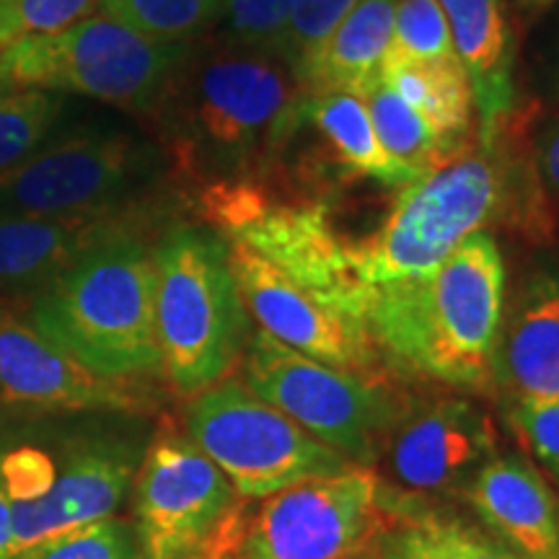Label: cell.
<instances>
[{"label":"cell","mask_w":559,"mask_h":559,"mask_svg":"<svg viewBox=\"0 0 559 559\" xmlns=\"http://www.w3.org/2000/svg\"><path fill=\"white\" fill-rule=\"evenodd\" d=\"M528 128V117L515 109L404 187L381 226L349 243L362 283L428 275L487 226H506L536 243L555 239V205L536 171Z\"/></svg>","instance_id":"cell-1"},{"label":"cell","mask_w":559,"mask_h":559,"mask_svg":"<svg viewBox=\"0 0 559 559\" xmlns=\"http://www.w3.org/2000/svg\"><path fill=\"white\" fill-rule=\"evenodd\" d=\"M300 96L280 60L198 45L156 115L166 160L200 190L264 179L293 145Z\"/></svg>","instance_id":"cell-2"},{"label":"cell","mask_w":559,"mask_h":559,"mask_svg":"<svg viewBox=\"0 0 559 559\" xmlns=\"http://www.w3.org/2000/svg\"><path fill=\"white\" fill-rule=\"evenodd\" d=\"M506 280L498 241L479 230L428 275L373 285L368 332L381 362L438 386L495 391Z\"/></svg>","instance_id":"cell-3"},{"label":"cell","mask_w":559,"mask_h":559,"mask_svg":"<svg viewBox=\"0 0 559 559\" xmlns=\"http://www.w3.org/2000/svg\"><path fill=\"white\" fill-rule=\"evenodd\" d=\"M47 342L109 379L164 373L156 332V267L143 218L128 221L75 257L26 304Z\"/></svg>","instance_id":"cell-4"},{"label":"cell","mask_w":559,"mask_h":559,"mask_svg":"<svg viewBox=\"0 0 559 559\" xmlns=\"http://www.w3.org/2000/svg\"><path fill=\"white\" fill-rule=\"evenodd\" d=\"M156 332L164 376L194 396L234 370L251 337L249 311L218 230L171 223L153 243Z\"/></svg>","instance_id":"cell-5"},{"label":"cell","mask_w":559,"mask_h":559,"mask_svg":"<svg viewBox=\"0 0 559 559\" xmlns=\"http://www.w3.org/2000/svg\"><path fill=\"white\" fill-rule=\"evenodd\" d=\"M194 50L198 41H158L99 11L60 32L5 47L0 86L88 96L156 120Z\"/></svg>","instance_id":"cell-6"},{"label":"cell","mask_w":559,"mask_h":559,"mask_svg":"<svg viewBox=\"0 0 559 559\" xmlns=\"http://www.w3.org/2000/svg\"><path fill=\"white\" fill-rule=\"evenodd\" d=\"M198 207L223 241L247 247L300 290L368 324L373 285L362 283L324 202L285 198L264 179H247L202 187Z\"/></svg>","instance_id":"cell-7"},{"label":"cell","mask_w":559,"mask_h":559,"mask_svg":"<svg viewBox=\"0 0 559 559\" xmlns=\"http://www.w3.org/2000/svg\"><path fill=\"white\" fill-rule=\"evenodd\" d=\"M164 166V148L135 130L70 120L0 177V210L52 218L138 213Z\"/></svg>","instance_id":"cell-8"},{"label":"cell","mask_w":559,"mask_h":559,"mask_svg":"<svg viewBox=\"0 0 559 559\" xmlns=\"http://www.w3.org/2000/svg\"><path fill=\"white\" fill-rule=\"evenodd\" d=\"M241 381L309 436L358 466L386 449L409 404L379 373L347 370L300 355L267 332H251Z\"/></svg>","instance_id":"cell-9"},{"label":"cell","mask_w":559,"mask_h":559,"mask_svg":"<svg viewBox=\"0 0 559 559\" xmlns=\"http://www.w3.org/2000/svg\"><path fill=\"white\" fill-rule=\"evenodd\" d=\"M185 428L241 500H264L298 481L355 466L251 394L241 379H223L194 394L185 409Z\"/></svg>","instance_id":"cell-10"},{"label":"cell","mask_w":559,"mask_h":559,"mask_svg":"<svg viewBox=\"0 0 559 559\" xmlns=\"http://www.w3.org/2000/svg\"><path fill=\"white\" fill-rule=\"evenodd\" d=\"M143 559H205L243 519L239 492L187 436L160 430L138 469Z\"/></svg>","instance_id":"cell-11"},{"label":"cell","mask_w":559,"mask_h":559,"mask_svg":"<svg viewBox=\"0 0 559 559\" xmlns=\"http://www.w3.org/2000/svg\"><path fill=\"white\" fill-rule=\"evenodd\" d=\"M381 481L370 466L298 481L270 495L239 531L241 559H347L379 534Z\"/></svg>","instance_id":"cell-12"},{"label":"cell","mask_w":559,"mask_h":559,"mask_svg":"<svg viewBox=\"0 0 559 559\" xmlns=\"http://www.w3.org/2000/svg\"><path fill=\"white\" fill-rule=\"evenodd\" d=\"M226 247L243 306L262 332L326 366L366 373L379 370V349L370 340L366 321L330 309L247 247L228 241Z\"/></svg>","instance_id":"cell-13"},{"label":"cell","mask_w":559,"mask_h":559,"mask_svg":"<svg viewBox=\"0 0 559 559\" xmlns=\"http://www.w3.org/2000/svg\"><path fill=\"white\" fill-rule=\"evenodd\" d=\"M0 400L47 412H145L143 381L94 373L47 342L16 306H0Z\"/></svg>","instance_id":"cell-14"},{"label":"cell","mask_w":559,"mask_h":559,"mask_svg":"<svg viewBox=\"0 0 559 559\" xmlns=\"http://www.w3.org/2000/svg\"><path fill=\"white\" fill-rule=\"evenodd\" d=\"M140 445L128 438H68L58 479L45 498L11 506L13 557L52 536L111 519L140 469Z\"/></svg>","instance_id":"cell-15"},{"label":"cell","mask_w":559,"mask_h":559,"mask_svg":"<svg viewBox=\"0 0 559 559\" xmlns=\"http://www.w3.org/2000/svg\"><path fill=\"white\" fill-rule=\"evenodd\" d=\"M394 479L412 492L461 489L489 456L498 453V430L487 412L461 396H443L407 412L389 440Z\"/></svg>","instance_id":"cell-16"},{"label":"cell","mask_w":559,"mask_h":559,"mask_svg":"<svg viewBox=\"0 0 559 559\" xmlns=\"http://www.w3.org/2000/svg\"><path fill=\"white\" fill-rule=\"evenodd\" d=\"M495 539L523 559H559V489L526 453L498 451L461 487Z\"/></svg>","instance_id":"cell-17"},{"label":"cell","mask_w":559,"mask_h":559,"mask_svg":"<svg viewBox=\"0 0 559 559\" xmlns=\"http://www.w3.org/2000/svg\"><path fill=\"white\" fill-rule=\"evenodd\" d=\"M492 383L515 402L559 400V272L539 270L502 313Z\"/></svg>","instance_id":"cell-18"},{"label":"cell","mask_w":559,"mask_h":559,"mask_svg":"<svg viewBox=\"0 0 559 559\" xmlns=\"http://www.w3.org/2000/svg\"><path fill=\"white\" fill-rule=\"evenodd\" d=\"M135 218H140V210L94 218H52L0 210V306L29 304L91 243Z\"/></svg>","instance_id":"cell-19"},{"label":"cell","mask_w":559,"mask_h":559,"mask_svg":"<svg viewBox=\"0 0 559 559\" xmlns=\"http://www.w3.org/2000/svg\"><path fill=\"white\" fill-rule=\"evenodd\" d=\"M453 47L469 75L479 128H492L515 109V37L506 0H438Z\"/></svg>","instance_id":"cell-20"},{"label":"cell","mask_w":559,"mask_h":559,"mask_svg":"<svg viewBox=\"0 0 559 559\" xmlns=\"http://www.w3.org/2000/svg\"><path fill=\"white\" fill-rule=\"evenodd\" d=\"M300 128L319 138V169L334 181L370 179L381 187L404 190L409 179L386 156L370 122L366 102L353 94H304Z\"/></svg>","instance_id":"cell-21"},{"label":"cell","mask_w":559,"mask_h":559,"mask_svg":"<svg viewBox=\"0 0 559 559\" xmlns=\"http://www.w3.org/2000/svg\"><path fill=\"white\" fill-rule=\"evenodd\" d=\"M396 0H360L337 26L324 50L300 75L304 94H353L358 99L381 83V66L394 32Z\"/></svg>","instance_id":"cell-22"},{"label":"cell","mask_w":559,"mask_h":559,"mask_svg":"<svg viewBox=\"0 0 559 559\" xmlns=\"http://www.w3.org/2000/svg\"><path fill=\"white\" fill-rule=\"evenodd\" d=\"M381 81L394 88L425 122L436 130L445 148L459 153L469 145L474 94L461 62H412L386 55Z\"/></svg>","instance_id":"cell-23"},{"label":"cell","mask_w":559,"mask_h":559,"mask_svg":"<svg viewBox=\"0 0 559 559\" xmlns=\"http://www.w3.org/2000/svg\"><path fill=\"white\" fill-rule=\"evenodd\" d=\"M362 102L368 107L381 148L404 171L409 185L428 177L432 169L453 156L443 140L436 135V130L383 81Z\"/></svg>","instance_id":"cell-24"},{"label":"cell","mask_w":559,"mask_h":559,"mask_svg":"<svg viewBox=\"0 0 559 559\" xmlns=\"http://www.w3.org/2000/svg\"><path fill=\"white\" fill-rule=\"evenodd\" d=\"M73 115L75 104L58 91L0 86V177L24 164Z\"/></svg>","instance_id":"cell-25"},{"label":"cell","mask_w":559,"mask_h":559,"mask_svg":"<svg viewBox=\"0 0 559 559\" xmlns=\"http://www.w3.org/2000/svg\"><path fill=\"white\" fill-rule=\"evenodd\" d=\"M389 559H523L495 539L456 519L415 515L391 531Z\"/></svg>","instance_id":"cell-26"},{"label":"cell","mask_w":559,"mask_h":559,"mask_svg":"<svg viewBox=\"0 0 559 559\" xmlns=\"http://www.w3.org/2000/svg\"><path fill=\"white\" fill-rule=\"evenodd\" d=\"M99 11L171 45H194L218 26L223 0H99Z\"/></svg>","instance_id":"cell-27"},{"label":"cell","mask_w":559,"mask_h":559,"mask_svg":"<svg viewBox=\"0 0 559 559\" xmlns=\"http://www.w3.org/2000/svg\"><path fill=\"white\" fill-rule=\"evenodd\" d=\"M391 58L412 62H461L453 47L451 26L438 0H396Z\"/></svg>","instance_id":"cell-28"},{"label":"cell","mask_w":559,"mask_h":559,"mask_svg":"<svg viewBox=\"0 0 559 559\" xmlns=\"http://www.w3.org/2000/svg\"><path fill=\"white\" fill-rule=\"evenodd\" d=\"M293 3L296 0H223L218 45L280 60Z\"/></svg>","instance_id":"cell-29"},{"label":"cell","mask_w":559,"mask_h":559,"mask_svg":"<svg viewBox=\"0 0 559 559\" xmlns=\"http://www.w3.org/2000/svg\"><path fill=\"white\" fill-rule=\"evenodd\" d=\"M358 3L360 0H296L293 3L283 45H280V62L290 70L293 79L300 81V75L309 70L337 26Z\"/></svg>","instance_id":"cell-30"},{"label":"cell","mask_w":559,"mask_h":559,"mask_svg":"<svg viewBox=\"0 0 559 559\" xmlns=\"http://www.w3.org/2000/svg\"><path fill=\"white\" fill-rule=\"evenodd\" d=\"M13 559H143V549L135 526L111 515L34 544Z\"/></svg>","instance_id":"cell-31"},{"label":"cell","mask_w":559,"mask_h":559,"mask_svg":"<svg viewBox=\"0 0 559 559\" xmlns=\"http://www.w3.org/2000/svg\"><path fill=\"white\" fill-rule=\"evenodd\" d=\"M99 9V0H0V52L13 41L60 32Z\"/></svg>","instance_id":"cell-32"},{"label":"cell","mask_w":559,"mask_h":559,"mask_svg":"<svg viewBox=\"0 0 559 559\" xmlns=\"http://www.w3.org/2000/svg\"><path fill=\"white\" fill-rule=\"evenodd\" d=\"M506 417L526 456L559 489V400L508 404Z\"/></svg>","instance_id":"cell-33"},{"label":"cell","mask_w":559,"mask_h":559,"mask_svg":"<svg viewBox=\"0 0 559 559\" xmlns=\"http://www.w3.org/2000/svg\"><path fill=\"white\" fill-rule=\"evenodd\" d=\"M531 151H534V164L544 192L549 194L551 205H559V115L544 120L534 130Z\"/></svg>","instance_id":"cell-34"},{"label":"cell","mask_w":559,"mask_h":559,"mask_svg":"<svg viewBox=\"0 0 559 559\" xmlns=\"http://www.w3.org/2000/svg\"><path fill=\"white\" fill-rule=\"evenodd\" d=\"M0 559H13V536H11V502L0 485Z\"/></svg>","instance_id":"cell-35"},{"label":"cell","mask_w":559,"mask_h":559,"mask_svg":"<svg viewBox=\"0 0 559 559\" xmlns=\"http://www.w3.org/2000/svg\"><path fill=\"white\" fill-rule=\"evenodd\" d=\"M243 515H247V513H243ZM241 523H243V519H241ZM241 523L234 531H230L226 539H223L218 547L210 551L205 559H241V555H239V531H241Z\"/></svg>","instance_id":"cell-36"},{"label":"cell","mask_w":559,"mask_h":559,"mask_svg":"<svg viewBox=\"0 0 559 559\" xmlns=\"http://www.w3.org/2000/svg\"><path fill=\"white\" fill-rule=\"evenodd\" d=\"M515 9H519L521 16H526L528 21L539 19L542 13H547L551 5L557 3V0H513Z\"/></svg>","instance_id":"cell-37"},{"label":"cell","mask_w":559,"mask_h":559,"mask_svg":"<svg viewBox=\"0 0 559 559\" xmlns=\"http://www.w3.org/2000/svg\"><path fill=\"white\" fill-rule=\"evenodd\" d=\"M551 94H555V99L559 102V58L555 62V73H551Z\"/></svg>","instance_id":"cell-38"},{"label":"cell","mask_w":559,"mask_h":559,"mask_svg":"<svg viewBox=\"0 0 559 559\" xmlns=\"http://www.w3.org/2000/svg\"><path fill=\"white\" fill-rule=\"evenodd\" d=\"M347 559H389V557H386V551H383V555H376V551H358V555H353Z\"/></svg>","instance_id":"cell-39"}]
</instances>
